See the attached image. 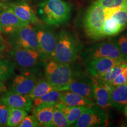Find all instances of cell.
<instances>
[{
	"label": "cell",
	"mask_w": 127,
	"mask_h": 127,
	"mask_svg": "<svg viewBox=\"0 0 127 127\" xmlns=\"http://www.w3.org/2000/svg\"><path fill=\"white\" fill-rule=\"evenodd\" d=\"M9 108V114L6 127H18L24 118L27 115V112L22 109L11 107Z\"/></svg>",
	"instance_id": "obj_23"
},
{
	"label": "cell",
	"mask_w": 127,
	"mask_h": 127,
	"mask_svg": "<svg viewBox=\"0 0 127 127\" xmlns=\"http://www.w3.org/2000/svg\"><path fill=\"white\" fill-rule=\"evenodd\" d=\"M38 81L37 77L32 73H23V74L18 75L14 78L10 91L21 95H27Z\"/></svg>",
	"instance_id": "obj_15"
},
{
	"label": "cell",
	"mask_w": 127,
	"mask_h": 127,
	"mask_svg": "<svg viewBox=\"0 0 127 127\" xmlns=\"http://www.w3.org/2000/svg\"><path fill=\"white\" fill-rule=\"evenodd\" d=\"M116 42L124 58L127 61V34L121 36Z\"/></svg>",
	"instance_id": "obj_31"
},
{
	"label": "cell",
	"mask_w": 127,
	"mask_h": 127,
	"mask_svg": "<svg viewBox=\"0 0 127 127\" xmlns=\"http://www.w3.org/2000/svg\"><path fill=\"white\" fill-rule=\"evenodd\" d=\"M9 35V42L12 47L23 48L39 51L35 29L31 24H28L19 28Z\"/></svg>",
	"instance_id": "obj_7"
},
{
	"label": "cell",
	"mask_w": 127,
	"mask_h": 127,
	"mask_svg": "<svg viewBox=\"0 0 127 127\" xmlns=\"http://www.w3.org/2000/svg\"><path fill=\"white\" fill-rule=\"evenodd\" d=\"M127 81V66L123 69V71L114 78L111 82L112 86L120 85L125 84Z\"/></svg>",
	"instance_id": "obj_33"
},
{
	"label": "cell",
	"mask_w": 127,
	"mask_h": 127,
	"mask_svg": "<svg viewBox=\"0 0 127 127\" xmlns=\"http://www.w3.org/2000/svg\"><path fill=\"white\" fill-rule=\"evenodd\" d=\"M38 12L41 20L47 25L58 26L69 21L71 7L64 0H42Z\"/></svg>",
	"instance_id": "obj_1"
},
{
	"label": "cell",
	"mask_w": 127,
	"mask_h": 127,
	"mask_svg": "<svg viewBox=\"0 0 127 127\" xmlns=\"http://www.w3.org/2000/svg\"><path fill=\"white\" fill-rule=\"evenodd\" d=\"M58 102L68 106H86L90 108L96 105L94 101L91 99L70 91H61Z\"/></svg>",
	"instance_id": "obj_17"
},
{
	"label": "cell",
	"mask_w": 127,
	"mask_h": 127,
	"mask_svg": "<svg viewBox=\"0 0 127 127\" xmlns=\"http://www.w3.org/2000/svg\"><path fill=\"white\" fill-rule=\"evenodd\" d=\"M83 56L85 62L99 58L124 60L117 42L114 41H104L89 47L84 51Z\"/></svg>",
	"instance_id": "obj_8"
},
{
	"label": "cell",
	"mask_w": 127,
	"mask_h": 127,
	"mask_svg": "<svg viewBox=\"0 0 127 127\" xmlns=\"http://www.w3.org/2000/svg\"><path fill=\"white\" fill-rule=\"evenodd\" d=\"M14 75V66L9 60L0 59V82L11 78Z\"/></svg>",
	"instance_id": "obj_26"
},
{
	"label": "cell",
	"mask_w": 127,
	"mask_h": 127,
	"mask_svg": "<svg viewBox=\"0 0 127 127\" xmlns=\"http://www.w3.org/2000/svg\"><path fill=\"white\" fill-rule=\"evenodd\" d=\"M115 20L123 30L127 27V5L116 11L111 16Z\"/></svg>",
	"instance_id": "obj_29"
},
{
	"label": "cell",
	"mask_w": 127,
	"mask_h": 127,
	"mask_svg": "<svg viewBox=\"0 0 127 127\" xmlns=\"http://www.w3.org/2000/svg\"><path fill=\"white\" fill-rule=\"evenodd\" d=\"M39 126L40 125L38 122L34 115H27L18 125L19 127H37Z\"/></svg>",
	"instance_id": "obj_32"
},
{
	"label": "cell",
	"mask_w": 127,
	"mask_h": 127,
	"mask_svg": "<svg viewBox=\"0 0 127 127\" xmlns=\"http://www.w3.org/2000/svg\"><path fill=\"white\" fill-rule=\"evenodd\" d=\"M0 101L8 107L30 111L32 106V101L27 95L9 91L2 95Z\"/></svg>",
	"instance_id": "obj_16"
},
{
	"label": "cell",
	"mask_w": 127,
	"mask_h": 127,
	"mask_svg": "<svg viewBox=\"0 0 127 127\" xmlns=\"http://www.w3.org/2000/svg\"><path fill=\"white\" fill-rule=\"evenodd\" d=\"M105 9L95 1L87 11L84 19V30L87 36L94 40L103 39L101 30L105 20Z\"/></svg>",
	"instance_id": "obj_4"
},
{
	"label": "cell",
	"mask_w": 127,
	"mask_h": 127,
	"mask_svg": "<svg viewBox=\"0 0 127 127\" xmlns=\"http://www.w3.org/2000/svg\"><path fill=\"white\" fill-rule=\"evenodd\" d=\"M74 124L75 127H107L108 116L105 109L96 105L84 112Z\"/></svg>",
	"instance_id": "obj_9"
},
{
	"label": "cell",
	"mask_w": 127,
	"mask_h": 127,
	"mask_svg": "<svg viewBox=\"0 0 127 127\" xmlns=\"http://www.w3.org/2000/svg\"><path fill=\"white\" fill-rule=\"evenodd\" d=\"M0 21L2 27V32L4 34H12L19 28L28 24L22 21L9 9L0 2Z\"/></svg>",
	"instance_id": "obj_11"
},
{
	"label": "cell",
	"mask_w": 127,
	"mask_h": 127,
	"mask_svg": "<svg viewBox=\"0 0 127 127\" xmlns=\"http://www.w3.org/2000/svg\"><path fill=\"white\" fill-rule=\"evenodd\" d=\"M10 9L19 18L28 24L34 25L40 24L41 21L37 15L27 2H1Z\"/></svg>",
	"instance_id": "obj_12"
},
{
	"label": "cell",
	"mask_w": 127,
	"mask_h": 127,
	"mask_svg": "<svg viewBox=\"0 0 127 127\" xmlns=\"http://www.w3.org/2000/svg\"><path fill=\"white\" fill-rule=\"evenodd\" d=\"M125 115L127 118V105L125 107Z\"/></svg>",
	"instance_id": "obj_36"
},
{
	"label": "cell",
	"mask_w": 127,
	"mask_h": 127,
	"mask_svg": "<svg viewBox=\"0 0 127 127\" xmlns=\"http://www.w3.org/2000/svg\"><path fill=\"white\" fill-rule=\"evenodd\" d=\"M69 126L70 125L64 112L55 106L52 116V127H66Z\"/></svg>",
	"instance_id": "obj_28"
},
{
	"label": "cell",
	"mask_w": 127,
	"mask_h": 127,
	"mask_svg": "<svg viewBox=\"0 0 127 127\" xmlns=\"http://www.w3.org/2000/svg\"><path fill=\"white\" fill-rule=\"evenodd\" d=\"M55 106L64 112L69 125L74 124L84 112L89 108L86 106H68L58 102Z\"/></svg>",
	"instance_id": "obj_20"
},
{
	"label": "cell",
	"mask_w": 127,
	"mask_h": 127,
	"mask_svg": "<svg viewBox=\"0 0 127 127\" xmlns=\"http://www.w3.org/2000/svg\"><path fill=\"white\" fill-rule=\"evenodd\" d=\"M81 49L82 44L75 35L61 30L52 60L64 64H70L77 59Z\"/></svg>",
	"instance_id": "obj_2"
},
{
	"label": "cell",
	"mask_w": 127,
	"mask_h": 127,
	"mask_svg": "<svg viewBox=\"0 0 127 127\" xmlns=\"http://www.w3.org/2000/svg\"><path fill=\"white\" fill-rule=\"evenodd\" d=\"M9 108L0 101V127L6 126Z\"/></svg>",
	"instance_id": "obj_30"
},
{
	"label": "cell",
	"mask_w": 127,
	"mask_h": 127,
	"mask_svg": "<svg viewBox=\"0 0 127 127\" xmlns=\"http://www.w3.org/2000/svg\"><path fill=\"white\" fill-rule=\"evenodd\" d=\"M127 66V61H123L121 62L118 64L115 65L110 69H108L107 72L101 77L99 79L101 81L105 82L107 84H110L113 79L119 75L123 70Z\"/></svg>",
	"instance_id": "obj_25"
},
{
	"label": "cell",
	"mask_w": 127,
	"mask_h": 127,
	"mask_svg": "<svg viewBox=\"0 0 127 127\" xmlns=\"http://www.w3.org/2000/svg\"><path fill=\"white\" fill-rule=\"evenodd\" d=\"M2 32V27H1V21H0V33Z\"/></svg>",
	"instance_id": "obj_37"
},
{
	"label": "cell",
	"mask_w": 127,
	"mask_h": 127,
	"mask_svg": "<svg viewBox=\"0 0 127 127\" xmlns=\"http://www.w3.org/2000/svg\"><path fill=\"white\" fill-rule=\"evenodd\" d=\"M75 71L70 64H64L50 60L45 68V79L60 91H66Z\"/></svg>",
	"instance_id": "obj_3"
},
{
	"label": "cell",
	"mask_w": 127,
	"mask_h": 127,
	"mask_svg": "<svg viewBox=\"0 0 127 127\" xmlns=\"http://www.w3.org/2000/svg\"><path fill=\"white\" fill-rule=\"evenodd\" d=\"M113 87L93 77V100L96 105L104 109L112 107L110 102V91Z\"/></svg>",
	"instance_id": "obj_13"
},
{
	"label": "cell",
	"mask_w": 127,
	"mask_h": 127,
	"mask_svg": "<svg viewBox=\"0 0 127 127\" xmlns=\"http://www.w3.org/2000/svg\"><path fill=\"white\" fill-rule=\"evenodd\" d=\"M29 0H0V2H27Z\"/></svg>",
	"instance_id": "obj_35"
},
{
	"label": "cell",
	"mask_w": 127,
	"mask_h": 127,
	"mask_svg": "<svg viewBox=\"0 0 127 127\" xmlns=\"http://www.w3.org/2000/svg\"><path fill=\"white\" fill-rule=\"evenodd\" d=\"M123 31L121 27L117 21L112 18H106L101 30V34L103 38L115 36Z\"/></svg>",
	"instance_id": "obj_22"
},
{
	"label": "cell",
	"mask_w": 127,
	"mask_h": 127,
	"mask_svg": "<svg viewBox=\"0 0 127 127\" xmlns=\"http://www.w3.org/2000/svg\"><path fill=\"white\" fill-rule=\"evenodd\" d=\"M97 1L105 9L112 14L127 5V0H97Z\"/></svg>",
	"instance_id": "obj_27"
},
{
	"label": "cell",
	"mask_w": 127,
	"mask_h": 127,
	"mask_svg": "<svg viewBox=\"0 0 127 127\" xmlns=\"http://www.w3.org/2000/svg\"><path fill=\"white\" fill-rule=\"evenodd\" d=\"M1 45H3V44H1V39H0V46Z\"/></svg>",
	"instance_id": "obj_38"
},
{
	"label": "cell",
	"mask_w": 127,
	"mask_h": 127,
	"mask_svg": "<svg viewBox=\"0 0 127 127\" xmlns=\"http://www.w3.org/2000/svg\"><path fill=\"white\" fill-rule=\"evenodd\" d=\"M5 50V47L4 45L0 46V59H2L4 57Z\"/></svg>",
	"instance_id": "obj_34"
},
{
	"label": "cell",
	"mask_w": 127,
	"mask_h": 127,
	"mask_svg": "<svg viewBox=\"0 0 127 127\" xmlns=\"http://www.w3.org/2000/svg\"><path fill=\"white\" fill-rule=\"evenodd\" d=\"M10 55L24 73H33L37 71L45 60L39 51L23 48L12 47Z\"/></svg>",
	"instance_id": "obj_5"
},
{
	"label": "cell",
	"mask_w": 127,
	"mask_h": 127,
	"mask_svg": "<svg viewBox=\"0 0 127 127\" xmlns=\"http://www.w3.org/2000/svg\"><path fill=\"white\" fill-rule=\"evenodd\" d=\"M66 91L93 100V77L87 73L75 71Z\"/></svg>",
	"instance_id": "obj_10"
},
{
	"label": "cell",
	"mask_w": 127,
	"mask_h": 127,
	"mask_svg": "<svg viewBox=\"0 0 127 127\" xmlns=\"http://www.w3.org/2000/svg\"><path fill=\"white\" fill-rule=\"evenodd\" d=\"M54 90H55L54 87L47 79H42L36 82L32 91L27 96L32 101Z\"/></svg>",
	"instance_id": "obj_21"
},
{
	"label": "cell",
	"mask_w": 127,
	"mask_h": 127,
	"mask_svg": "<svg viewBox=\"0 0 127 127\" xmlns=\"http://www.w3.org/2000/svg\"><path fill=\"white\" fill-rule=\"evenodd\" d=\"M61 91L58 90H52L40 97L36 98L34 101V107L41 105H55L59 101Z\"/></svg>",
	"instance_id": "obj_24"
},
{
	"label": "cell",
	"mask_w": 127,
	"mask_h": 127,
	"mask_svg": "<svg viewBox=\"0 0 127 127\" xmlns=\"http://www.w3.org/2000/svg\"><path fill=\"white\" fill-rule=\"evenodd\" d=\"M124 60H117L109 58H94L87 61V70L92 77L99 78L108 69Z\"/></svg>",
	"instance_id": "obj_14"
},
{
	"label": "cell",
	"mask_w": 127,
	"mask_h": 127,
	"mask_svg": "<svg viewBox=\"0 0 127 127\" xmlns=\"http://www.w3.org/2000/svg\"><path fill=\"white\" fill-rule=\"evenodd\" d=\"M110 102L112 107L122 109L127 105V85L125 84L113 86L110 91Z\"/></svg>",
	"instance_id": "obj_19"
},
{
	"label": "cell",
	"mask_w": 127,
	"mask_h": 127,
	"mask_svg": "<svg viewBox=\"0 0 127 127\" xmlns=\"http://www.w3.org/2000/svg\"><path fill=\"white\" fill-rule=\"evenodd\" d=\"M125 84H126V85H127V82H126V83H125Z\"/></svg>",
	"instance_id": "obj_39"
},
{
	"label": "cell",
	"mask_w": 127,
	"mask_h": 127,
	"mask_svg": "<svg viewBox=\"0 0 127 127\" xmlns=\"http://www.w3.org/2000/svg\"><path fill=\"white\" fill-rule=\"evenodd\" d=\"M55 105H41L35 107L34 116L40 126L51 127Z\"/></svg>",
	"instance_id": "obj_18"
},
{
	"label": "cell",
	"mask_w": 127,
	"mask_h": 127,
	"mask_svg": "<svg viewBox=\"0 0 127 127\" xmlns=\"http://www.w3.org/2000/svg\"><path fill=\"white\" fill-rule=\"evenodd\" d=\"M35 29L39 45V51L45 61L52 60L54 55L58 35L48 27L36 25Z\"/></svg>",
	"instance_id": "obj_6"
}]
</instances>
